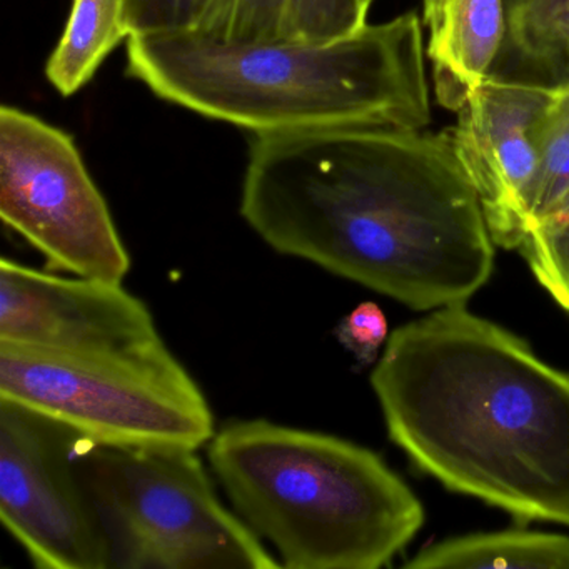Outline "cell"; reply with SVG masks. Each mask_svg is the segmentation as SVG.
<instances>
[{
  "mask_svg": "<svg viewBox=\"0 0 569 569\" xmlns=\"http://www.w3.org/2000/svg\"><path fill=\"white\" fill-rule=\"evenodd\" d=\"M241 216L279 254L416 311L465 305L495 269L496 244L449 129L252 134Z\"/></svg>",
  "mask_w": 569,
  "mask_h": 569,
  "instance_id": "6da1fadb",
  "label": "cell"
},
{
  "mask_svg": "<svg viewBox=\"0 0 569 569\" xmlns=\"http://www.w3.org/2000/svg\"><path fill=\"white\" fill-rule=\"evenodd\" d=\"M371 386L392 441L451 489L569 525V372L465 305L389 336Z\"/></svg>",
  "mask_w": 569,
  "mask_h": 569,
  "instance_id": "7a4b0ae2",
  "label": "cell"
},
{
  "mask_svg": "<svg viewBox=\"0 0 569 569\" xmlns=\"http://www.w3.org/2000/svg\"><path fill=\"white\" fill-rule=\"evenodd\" d=\"M128 74L162 101L252 134L431 122L416 12L325 42L222 41L196 29L131 36Z\"/></svg>",
  "mask_w": 569,
  "mask_h": 569,
  "instance_id": "3957f363",
  "label": "cell"
},
{
  "mask_svg": "<svg viewBox=\"0 0 569 569\" xmlns=\"http://www.w3.org/2000/svg\"><path fill=\"white\" fill-rule=\"evenodd\" d=\"M209 462L236 515L291 569H378L425 525V508L371 449L266 419L222 426Z\"/></svg>",
  "mask_w": 569,
  "mask_h": 569,
  "instance_id": "277c9868",
  "label": "cell"
},
{
  "mask_svg": "<svg viewBox=\"0 0 569 569\" xmlns=\"http://www.w3.org/2000/svg\"><path fill=\"white\" fill-rule=\"evenodd\" d=\"M0 399L44 412L92 445L198 451L216 435L204 392L164 341L81 351L0 341Z\"/></svg>",
  "mask_w": 569,
  "mask_h": 569,
  "instance_id": "5b68a950",
  "label": "cell"
},
{
  "mask_svg": "<svg viewBox=\"0 0 569 569\" xmlns=\"http://www.w3.org/2000/svg\"><path fill=\"white\" fill-rule=\"evenodd\" d=\"M78 466L108 536L112 568L281 566L221 501L196 449L86 442Z\"/></svg>",
  "mask_w": 569,
  "mask_h": 569,
  "instance_id": "8992f818",
  "label": "cell"
},
{
  "mask_svg": "<svg viewBox=\"0 0 569 569\" xmlns=\"http://www.w3.org/2000/svg\"><path fill=\"white\" fill-rule=\"evenodd\" d=\"M0 218L51 271L122 282L131 258L72 136L0 109Z\"/></svg>",
  "mask_w": 569,
  "mask_h": 569,
  "instance_id": "52a82bcc",
  "label": "cell"
},
{
  "mask_svg": "<svg viewBox=\"0 0 569 569\" xmlns=\"http://www.w3.org/2000/svg\"><path fill=\"white\" fill-rule=\"evenodd\" d=\"M86 442L71 426L0 399V519L38 568H112L108 536L79 471Z\"/></svg>",
  "mask_w": 569,
  "mask_h": 569,
  "instance_id": "ba28073f",
  "label": "cell"
},
{
  "mask_svg": "<svg viewBox=\"0 0 569 569\" xmlns=\"http://www.w3.org/2000/svg\"><path fill=\"white\" fill-rule=\"evenodd\" d=\"M555 88L491 78L456 112V154L478 192L496 246L519 249L529 231L539 134Z\"/></svg>",
  "mask_w": 569,
  "mask_h": 569,
  "instance_id": "9c48e42d",
  "label": "cell"
},
{
  "mask_svg": "<svg viewBox=\"0 0 569 569\" xmlns=\"http://www.w3.org/2000/svg\"><path fill=\"white\" fill-rule=\"evenodd\" d=\"M0 341L49 349H141L164 341L122 282L0 261Z\"/></svg>",
  "mask_w": 569,
  "mask_h": 569,
  "instance_id": "30bf717a",
  "label": "cell"
},
{
  "mask_svg": "<svg viewBox=\"0 0 569 569\" xmlns=\"http://www.w3.org/2000/svg\"><path fill=\"white\" fill-rule=\"evenodd\" d=\"M436 101L458 112L495 76L508 39V0H422Z\"/></svg>",
  "mask_w": 569,
  "mask_h": 569,
  "instance_id": "8fae6325",
  "label": "cell"
},
{
  "mask_svg": "<svg viewBox=\"0 0 569 569\" xmlns=\"http://www.w3.org/2000/svg\"><path fill=\"white\" fill-rule=\"evenodd\" d=\"M129 38L128 0H74L62 38L46 66L52 88L71 98Z\"/></svg>",
  "mask_w": 569,
  "mask_h": 569,
  "instance_id": "7c38bea8",
  "label": "cell"
},
{
  "mask_svg": "<svg viewBox=\"0 0 569 569\" xmlns=\"http://www.w3.org/2000/svg\"><path fill=\"white\" fill-rule=\"evenodd\" d=\"M406 568L568 569L569 536L556 532H481L421 549Z\"/></svg>",
  "mask_w": 569,
  "mask_h": 569,
  "instance_id": "4fadbf2b",
  "label": "cell"
},
{
  "mask_svg": "<svg viewBox=\"0 0 569 569\" xmlns=\"http://www.w3.org/2000/svg\"><path fill=\"white\" fill-rule=\"evenodd\" d=\"M569 212V84L555 86L539 134V171L529 231ZM528 231V232H529ZM528 236V234H526Z\"/></svg>",
  "mask_w": 569,
  "mask_h": 569,
  "instance_id": "5bb4252c",
  "label": "cell"
},
{
  "mask_svg": "<svg viewBox=\"0 0 569 569\" xmlns=\"http://www.w3.org/2000/svg\"><path fill=\"white\" fill-rule=\"evenodd\" d=\"M366 0H282L281 38L325 42L355 34L368 26Z\"/></svg>",
  "mask_w": 569,
  "mask_h": 569,
  "instance_id": "9a60e30c",
  "label": "cell"
},
{
  "mask_svg": "<svg viewBox=\"0 0 569 569\" xmlns=\"http://www.w3.org/2000/svg\"><path fill=\"white\" fill-rule=\"evenodd\" d=\"M282 0H209L196 31L222 41L281 38Z\"/></svg>",
  "mask_w": 569,
  "mask_h": 569,
  "instance_id": "2e32d148",
  "label": "cell"
},
{
  "mask_svg": "<svg viewBox=\"0 0 569 569\" xmlns=\"http://www.w3.org/2000/svg\"><path fill=\"white\" fill-rule=\"evenodd\" d=\"M535 84H569V0L559 6L529 46L526 54L502 76Z\"/></svg>",
  "mask_w": 569,
  "mask_h": 569,
  "instance_id": "e0dca14e",
  "label": "cell"
},
{
  "mask_svg": "<svg viewBox=\"0 0 569 569\" xmlns=\"http://www.w3.org/2000/svg\"><path fill=\"white\" fill-rule=\"evenodd\" d=\"M519 251L536 281L566 309L569 302V212L529 231Z\"/></svg>",
  "mask_w": 569,
  "mask_h": 569,
  "instance_id": "ac0fdd59",
  "label": "cell"
},
{
  "mask_svg": "<svg viewBox=\"0 0 569 569\" xmlns=\"http://www.w3.org/2000/svg\"><path fill=\"white\" fill-rule=\"evenodd\" d=\"M209 0H128L131 36L198 28Z\"/></svg>",
  "mask_w": 569,
  "mask_h": 569,
  "instance_id": "d6986e66",
  "label": "cell"
},
{
  "mask_svg": "<svg viewBox=\"0 0 569 569\" xmlns=\"http://www.w3.org/2000/svg\"><path fill=\"white\" fill-rule=\"evenodd\" d=\"M566 0H508V39L495 76L508 72Z\"/></svg>",
  "mask_w": 569,
  "mask_h": 569,
  "instance_id": "ffe728a7",
  "label": "cell"
},
{
  "mask_svg": "<svg viewBox=\"0 0 569 569\" xmlns=\"http://www.w3.org/2000/svg\"><path fill=\"white\" fill-rule=\"evenodd\" d=\"M336 336L359 365L369 366L378 361L379 351L388 342V319L375 302H362L342 319Z\"/></svg>",
  "mask_w": 569,
  "mask_h": 569,
  "instance_id": "44dd1931",
  "label": "cell"
},
{
  "mask_svg": "<svg viewBox=\"0 0 569 569\" xmlns=\"http://www.w3.org/2000/svg\"><path fill=\"white\" fill-rule=\"evenodd\" d=\"M372 2H375V0H366V4H368V6H369V8H371Z\"/></svg>",
  "mask_w": 569,
  "mask_h": 569,
  "instance_id": "7402d4cb",
  "label": "cell"
},
{
  "mask_svg": "<svg viewBox=\"0 0 569 569\" xmlns=\"http://www.w3.org/2000/svg\"><path fill=\"white\" fill-rule=\"evenodd\" d=\"M566 311L569 312V302H568V306H566Z\"/></svg>",
  "mask_w": 569,
  "mask_h": 569,
  "instance_id": "603a6c76",
  "label": "cell"
}]
</instances>
